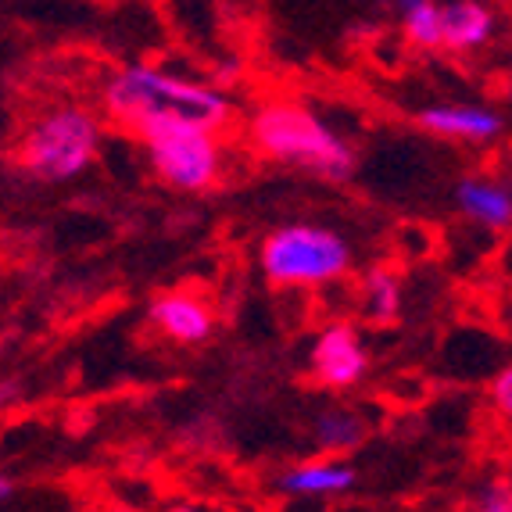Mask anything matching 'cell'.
Returning a JSON list of instances; mask_svg holds the SVG:
<instances>
[{
    "label": "cell",
    "mask_w": 512,
    "mask_h": 512,
    "mask_svg": "<svg viewBox=\"0 0 512 512\" xmlns=\"http://www.w3.org/2000/svg\"><path fill=\"white\" fill-rule=\"evenodd\" d=\"M15 394H18V387L11 384V380H0V409L8 402H15Z\"/></svg>",
    "instance_id": "e0dca14e"
},
{
    "label": "cell",
    "mask_w": 512,
    "mask_h": 512,
    "mask_svg": "<svg viewBox=\"0 0 512 512\" xmlns=\"http://www.w3.org/2000/svg\"><path fill=\"white\" fill-rule=\"evenodd\" d=\"M455 197H459V208L470 215V219L484 222V226H495V230L509 226L512 201L505 187H495V183H487V180H462Z\"/></svg>",
    "instance_id": "30bf717a"
},
{
    "label": "cell",
    "mask_w": 512,
    "mask_h": 512,
    "mask_svg": "<svg viewBox=\"0 0 512 512\" xmlns=\"http://www.w3.org/2000/svg\"><path fill=\"white\" fill-rule=\"evenodd\" d=\"M104 101H108L111 115H119L133 126L151 119H176L215 129L230 115L226 97L215 94L212 86L187 83V79H176L162 69H151V65L122 69L104 90Z\"/></svg>",
    "instance_id": "6da1fadb"
},
{
    "label": "cell",
    "mask_w": 512,
    "mask_h": 512,
    "mask_svg": "<svg viewBox=\"0 0 512 512\" xmlns=\"http://www.w3.org/2000/svg\"><path fill=\"white\" fill-rule=\"evenodd\" d=\"M97 147H101V126L86 111L61 108L29 129L22 144V165L36 180L65 183L94 162Z\"/></svg>",
    "instance_id": "277c9868"
},
{
    "label": "cell",
    "mask_w": 512,
    "mask_h": 512,
    "mask_svg": "<svg viewBox=\"0 0 512 512\" xmlns=\"http://www.w3.org/2000/svg\"><path fill=\"white\" fill-rule=\"evenodd\" d=\"M8 495H11V484L4 477H0V498H8Z\"/></svg>",
    "instance_id": "ac0fdd59"
},
{
    "label": "cell",
    "mask_w": 512,
    "mask_h": 512,
    "mask_svg": "<svg viewBox=\"0 0 512 512\" xmlns=\"http://www.w3.org/2000/svg\"><path fill=\"white\" fill-rule=\"evenodd\" d=\"M470 512H512V495H509V487L505 484H495V487H487L484 495L473 502Z\"/></svg>",
    "instance_id": "9a60e30c"
},
{
    "label": "cell",
    "mask_w": 512,
    "mask_h": 512,
    "mask_svg": "<svg viewBox=\"0 0 512 512\" xmlns=\"http://www.w3.org/2000/svg\"><path fill=\"white\" fill-rule=\"evenodd\" d=\"M140 137L154 169L176 190H205L219 176V144L212 129L176 119L140 122Z\"/></svg>",
    "instance_id": "5b68a950"
},
{
    "label": "cell",
    "mask_w": 512,
    "mask_h": 512,
    "mask_svg": "<svg viewBox=\"0 0 512 512\" xmlns=\"http://www.w3.org/2000/svg\"><path fill=\"white\" fill-rule=\"evenodd\" d=\"M151 319L180 344H201L212 330V316L197 298L187 294H162L151 305Z\"/></svg>",
    "instance_id": "ba28073f"
},
{
    "label": "cell",
    "mask_w": 512,
    "mask_h": 512,
    "mask_svg": "<svg viewBox=\"0 0 512 512\" xmlns=\"http://www.w3.org/2000/svg\"><path fill=\"white\" fill-rule=\"evenodd\" d=\"M402 26L416 47H441V4L409 0L402 4Z\"/></svg>",
    "instance_id": "7c38bea8"
},
{
    "label": "cell",
    "mask_w": 512,
    "mask_h": 512,
    "mask_svg": "<svg viewBox=\"0 0 512 512\" xmlns=\"http://www.w3.org/2000/svg\"><path fill=\"white\" fill-rule=\"evenodd\" d=\"M319 441L333 452H344L359 441V419L348 416V412H330V416L319 419Z\"/></svg>",
    "instance_id": "5bb4252c"
},
{
    "label": "cell",
    "mask_w": 512,
    "mask_h": 512,
    "mask_svg": "<svg viewBox=\"0 0 512 512\" xmlns=\"http://www.w3.org/2000/svg\"><path fill=\"white\" fill-rule=\"evenodd\" d=\"M351 484H355V470L337 462H308L283 477V487L294 495H333V491H348Z\"/></svg>",
    "instance_id": "8fae6325"
},
{
    "label": "cell",
    "mask_w": 512,
    "mask_h": 512,
    "mask_svg": "<svg viewBox=\"0 0 512 512\" xmlns=\"http://www.w3.org/2000/svg\"><path fill=\"white\" fill-rule=\"evenodd\" d=\"M419 122L437 133V137L452 140H470V144H484L502 133V119L495 111L477 108V104H441V108H423Z\"/></svg>",
    "instance_id": "52a82bcc"
},
{
    "label": "cell",
    "mask_w": 512,
    "mask_h": 512,
    "mask_svg": "<svg viewBox=\"0 0 512 512\" xmlns=\"http://www.w3.org/2000/svg\"><path fill=\"white\" fill-rule=\"evenodd\" d=\"M398 308H402V287H398L394 273H387V269H373V273L366 276V312H369V319L387 323V319L398 316Z\"/></svg>",
    "instance_id": "4fadbf2b"
},
{
    "label": "cell",
    "mask_w": 512,
    "mask_h": 512,
    "mask_svg": "<svg viewBox=\"0 0 512 512\" xmlns=\"http://www.w3.org/2000/svg\"><path fill=\"white\" fill-rule=\"evenodd\" d=\"M251 137L276 162H291L323 180H348L355 172V154L337 133L323 126L312 111L298 104H269L251 122Z\"/></svg>",
    "instance_id": "7a4b0ae2"
},
{
    "label": "cell",
    "mask_w": 512,
    "mask_h": 512,
    "mask_svg": "<svg viewBox=\"0 0 512 512\" xmlns=\"http://www.w3.org/2000/svg\"><path fill=\"white\" fill-rule=\"evenodd\" d=\"M351 248L337 233L316 226H287L262 244V269L280 287H316L348 273Z\"/></svg>",
    "instance_id": "3957f363"
},
{
    "label": "cell",
    "mask_w": 512,
    "mask_h": 512,
    "mask_svg": "<svg viewBox=\"0 0 512 512\" xmlns=\"http://www.w3.org/2000/svg\"><path fill=\"white\" fill-rule=\"evenodd\" d=\"M176 512H194V509H176Z\"/></svg>",
    "instance_id": "d6986e66"
},
{
    "label": "cell",
    "mask_w": 512,
    "mask_h": 512,
    "mask_svg": "<svg viewBox=\"0 0 512 512\" xmlns=\"http://www.w3.org/2000/svg\"><path fill=\"white\" fill-rule=\"evenodd\" d=\"M366 351H362L359 333L348 323H337L323 330V337L312 348V369L323 384L330 387H351L366 376Z\"/></svg>",
    "instance_id": "8992f818"
},
{
    "label": "cell",
    "mask_w": 512,
    "mask_h": 512,
    "mask_svg": "<svg viewBox=\"0 0 512 512\" xmlns=\"http://www.w3.org/2000/svg\"><path fill=\"white\" fill-rule=\"evenodd\" d=\"M495 29V15L477 4V0H455V4H441V47L452 51H473L480 43H487Z\"/></svg>",
    "instance_id": "9c48e42d"
},
{
    "label": "cell",
    "mask_w": 512,
    "mask_h": 512,
    "mask_svg": "<svg viewBox=\"0 0 512 512\" xmlns=\"http://www.w3.org/2000/svg\"><path fill=\"white\" fill-rule=\"evenodd\" d=\"M495 402H498V409L509 416V409H512V369H502V373H498V380H495Z\"/></svg>",
    "instance_id": "2e32d148"
}]
</instances>
